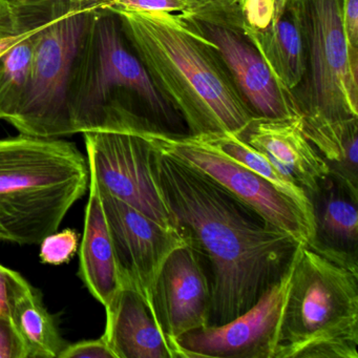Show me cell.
Masks as SVG:
<instances>
[{
	"instance_id": "1",
	"label": "cell",
	"mask_w": 358,
	"mask_h": 358,
	"mask_svg": "<svg viewBox=\"0 0 358 358\" xmlns=\"http://www.w3.org/2000/svg\"><path fill=\"white\" fill-rule=\"evenodd\" d=\"M155 148L159 185L176 225L210 266L208 326L226 324L280 280L299 244L202 171Z\"/></svg>"
},
{
	"instance_id": "2",
	"label": "cell",
	"mask_w": 358,
	"mask_h": 358,
	"mask_svg": "<svg viewBox=\"0 0 358 358\" xmlns=\"http://www.w3.org/2000/svg\"><path fill=\"white\" fill-rule=\"evenodd\" d=\"M110 9L188 135H241L255 120L213 43L194 32L183 16Z\"/></svg>"
},
{
	"instance_id": "3",
	"label": "cell",
	"mask_w": 358,
	"mask_h": 358,
	"mask_svg": "<svg viewBox=\"0 0 358 358\" xmlns=\"http://www.w3.org/2000/svg\"><path fill=\"white\" fill-rule=\"evenodd\" d=\"M66 100L73 134L188 135L183 119L155 87L110 8L96 10L73 60Z\"/></svg>"
},
{
	"instance_id": "4",
	"label": "cell",
	"mask_w": 358,
	"mask_h": 358,
	"mask_svg": "<svg viewBox=\"0 0 358 358\" xmlns=\"http://www.w3.org/2000/svg\"><path fill=\"white\" fill-rule=\"evenodd\" d=\"M90 186L74 143L20 134L0 139V241L39 245Z\"/></svg>"
},
{
	"instance_id": "5",
	"label": "cell",
	"mask_w": 358,
	"mask_h": 358,
	"mask_svg": "<svg viewBox=\"0 0 358 358\" xmlns=\"http://www.w3.org/2000/svg\"><path fill=\"white\" fill-rule=\"evenodd\" d=\"M274 358H358V271L297 246Z\"/></svg>"
},
{
	"instance_id": "6",
	"label": "cell",
	"mask_w": 358,
	"mask_h": 358,
	"mask_svg": "<svg viewBox=\"0 0 358 358\" xmlns=\"http://www.w3.org/2000/svg\"><path fill=\"white\" fill-rule=\"evenodd\" d=\"M306 43V71L291 92L303 127L358 118V75L343 28V0H294Z\"/></svg>"
},
{
	"instance_id": "7",
	"label": "cell",
	"mask_w": 358,
	"mask_h": 358,
	"mask_svg": "<svg viewBox=\"0 0 358 358\" xmlns=\"http://www.w3.org/2000/svg\"><path fill=\"white\" fill-rule=\"evenodd\" d=\"M97 9L71 12L41 31L26 95L9 122L20 134L41 138L74 135L66 110L69 75Z\"/></svg>"
},
{
	"instance_id": "8",
	"label": "cell",
	"mask_w": 358,
	"mask_h": 358,
	"mask_svg": "<svg viewBox=\"0 0 358 358\" xmlns=\"http://www.w3.org/2000/svg\"><path fill=\"white\" fill-rule=\"evenodd\" d=\"M142 134L161 152L202 171L299 244L311 243L313 225L299 205L267 180L225 154L206 135H173L162 131Z\"/></svg>"
},
{
	"instance_id": "9",
	"label": "cell",
	"mask_w": 358,
	"mask_h": 358,
	"mask_svg": "<svg viewBox=\"0 0 358 358\" xmlns=\"http://www.w3.org/2000/svg\"><path fill=\"white\" fill-rule=\"evenodd\" d=\"M182 16L194 32L213 43L255 119L299 116L291 94L276 80L245 31L238 7L196 10Z\"/></svg>"
},
{
	"instance_id": "10",
	"label": "cell",
	"mask_w": 358,
	"mask_h": 358,
	"mask_svg": "<svg viewBox=\"0 0 358 358\" xmlns=\"http://www.w3.org/2000/svg\"><path fill=\"white\" fill-rule=\"evenodd\" d=\"M83 135L90 173L100 190L160 225L178 229L159 185L156 148L145 135L131 131H87Z\"/></svg>"
},
{
	"instance_id": "11",
	"label": "cell",
	"mask_w": 358,
	"mask_h": 358,
	"mask_svg": "<svg viewBox=\"0 0 358 358\" xmlns=\"http://www.w3.org/2000/svg\"><path fill=\"white\" fill-rule=\"evenodd\" d=\"M294 259L295 253L280 280L238 317L178 337L173 343L175 358H274Z\"/></svg>"
},
{
	"instance_id": "12",
	"label": "cell",
	"mask_w": 358,
	"mask_h": 358,
	"mask_svg": "<svg viewBox=\"0 0 358 358\" xmlns=\"http://www.w3.org/2000/svg\"><path fill=\"white\" fill-rule=\"evenodd\" d=\"M99 192L122 286L135 290L152 312L159 272L169 255L187 240L180 230L160 225L100 188Z\"/></svg>"
},
{
	"instance_id": "13",
	"label": "cell",
	"mask_w": 358,
	"mask_h": 358,
	"mask_svg": "<svg viewBox=\"0 0 358 358\" xmlns=\"http://www.w3.org/2000/svg\"><path fill=\"white\" fill-rule=\"evenodd\" d=\"M211 303L213 290L204 257L187 242L169 255L152 290V314L173 358L178 337L208 326Z\"/></svg>"
},
{
	"instance_id": "14",
	"label": "cell",
	"mask_w": 358,
	"mask_h": 358,
	"mask_svg": "<svg viewBox=\"0 0 358 358\" xmlns=\"http://www.w3.org/2000/svg\"><path fill=\"white\" fill-rule=\"evenodd\" d=\"M238 136L299 186L309 200L330 175L326 161L306 137L299 116L257 118Z\"/></svg>"
},
{
	"instance_id": "15",
	"label": "cell",
	"mask_w": 358,
	"mask_h": 358,
	"mask_svg": "<svg viewBox=\"0 0 358 358\" xmlns=\"http://www.w3.org/2000/svg\"><path fill=\"white\" fill-rule=\"evenodd\" d=\"M310 202L313 238L307 246L358 271V196L329 175Z\"/></svg>"
},
{
	"instance_id": "16",
	"label": "cell",
	"mask_w": 358,
	"mask_h": 358,
	"mask_svg": "<svg viewBox=\"0 0 358 358\" xmlns=\"http://www.w3.org/2000/svg\"><path fill=\"white\" fill-rule=\"evenodd\" d=\"M102 338L116 358H173V352L142 297L122 286L106 308Z\"/></svg>"
},
{
	"instance_id": "17",
	"label": "cell",
	"mask_w": 358,
	"mask_h": 358,
	"mask_svg": "<svg viewBox=\"0 0 358 358\" xmlns=\"http://www.w3.org/2000/svg\"><path fill=\"white\" fill-rule=\"evenodd\" d=\"M8 317L20 341L24 358H58L64 343L43 294L20 272L6 270Z\"/></svg>"
},
{
	"instance_id": "18",
	"label": "cell",
	"mask_w": 358,
	"mask_h": 358,
	"mask_svg": "<svg viewBox=\"0 0 358 358\" xmlns=\"http://www.w3.org/2000/svg\"><path fill=\"white\" fill-rule=\"evenodd\" d=\"M89 190L78 275L91 294L108 308L122 288V282L99 187L91 173Z\"/></svg>"
},
{
	"instance_id": "19",
	"label": "cell",
	"mask_w": 358,
	"mask_h": 358,
	"mask_svg": "<svg viewBox=\"0 0 358 358\" xmlns=\"http://www.w3.org/2000/svg\"><path fill=\"white\" fill-rule=\"evenodd\" d=\"M280 85L291 93L306 71V43L294 0H289L271 31L250 36Z\"/></svg>"
},
{
	"instance_id": "20",
	"label": "cell",
	"mask_w": 358,
	"mask_h": 358,
	"mask_svg": "<svg viewBox=\"0 0 358 358\" xmlns=\"http://www.w3.org/2000/svg\"><path fill=\"white\" fill-rule=\"evenodd\" d=\"M91 8V0H0V57L60 16Z\"/></svg>"
},
{
	"instance_id": "21",
	"label": "cell",
	"mask_w": 358,
	"mask_h": 358,
	"mask_svg": "<svg viewBox=\"0 0 358 358\" xmlns=\"http://www.w3.org/2000/svg\"><path fill=\"white\" fill-rule=\"evenodd\" d=\"M43 29L29 35L0 57V120L9 123L22 106L37 39Z\"/></svg>"
},
{
	"instance_id": "22",
	"label": "cell",
	"mask_w": 358,
	"mask_h": 358,
	"mask_svg": "<svg viewBox=\"0 0 358 358\" xmlns=\"http://www.w3.org/2000/svg\"><path fill=\"white\" fill-rule=\"evenodd\" d=\"M222 150L247 169L267 180L282 194L292 199L313 225L312 206L306 192L282 175L261 152L249 145L240 136L232 133L206 135Z\"/></svg>"
},
{
	"instance_id": "23",
	"label": "cell",
	"mask_w": 358,
	"mask_h": 358,
	"mask_svg": "<svg viewBox=\"0 0 358 358\" xmlns=\"http://www.w3.org/2000/svg\"><path fill=\"white\" fill-rule=\"evenodd\" d=\"M288 3L289 0H236L247 34L255 36L271 31Z\"/></svg>"
},
{
	"instance_id": "24",
	"label": "cell",
	"mask_w": 358,
	"mask_h": 358,
	"mask_svg": "<svg viewBox=\"0 0 358 358\" xmlns=\"http://www.w3.org/2000/svg\"><path fill=\"white\" fill-rule=\"evenodd\" d=\"M80 234L76 230L66 228L45 236L41 243V263L60 266L72 261L78 251Z\"/></svg>"
},
{
	"instance_id": "25",
	"label": "cell",
	"mask_w": 358,
	"mask_h": 358,
	"mask_svg": "<svg viewBox=\"0 0 358 358\" xmlns=\"http://www.w3.org/2000/svg\"><path fill=\"white\" fill-rule=\"evenodd\" d=\"M106 8L142 12L182 15L192 12L182 0H110Z\"/></svg>"
},
{
	"instance_id": "26",
	"label": "cell",
	"mask_w": 358,
	"mask_h": 358,
	"mask_svg": "<svg viewBox=\"0 0 358 358\" xmlns=\"http://www.w3.org/2000/svg\"><path fill=\"white\" fill-rule=\"evenodd\" d=\"M343 28L350 64L358 75V0H343Z\"/></svg>"
},
{
	"instance_id": "27",
	"label": "cell",
	"mask_w": 358,
	"mask_h": 358,
	"mask_svg": "<svg viewBox=\"0 0 358 358\" xmlns=\"http://www.w3.org/2000/svg\"><path fill=\"white\" fill-rule=\"evenodd\" d=\"M58 358H116L102 336L66 345Z\"/></svg>"
},
{
	"instance_id": "28",
	"label": "cell",
	"mask_w": 358,
	"mask_h": 358,
	"mask_svg": "<svg viewBox=\"0 0 358 358\" xmlns=\"http://www.w3.org/2000/svg\"><path fill=\"white\" fill-rule=\"evenodd\" d=\"M0 358H24L9 318L0 316Z\"/></svg>"
},
{
	"instance_id": "29",
	"label": "cell",
	"mask_w": 358,
	"mask_h": 358,
	"mask_svg": "<svg viewBox=\"0 0 358 358\" xmlns=\"http://www.w3.org/2000/svg\"><path fill=\"white\" fill-rule=\"evenodd\" d=\"M189 7L192 12L196 10L210 9V8H232L238 7L236 0H182Z\"/></svg>"
},
{
	"instance_id": "30",
	"label": "cell",
	"mask_w": 358,
	"mask_h": 358,
	"mask_svg": "<svg viewBox=\"0 0 358 358\" xmlns=\"http://www.w3.org/2000/svg\"><path fill=\"white\" fill-rule=\"evenodd\" d=\"M7 267L0 264V316L8 317L7 280H6Z\"/></svg>"
},
{
	"instance_id": "31",
	"label": "cell",
	"mask_w": 358,
	"mask_h": 358,
	"mask_svg": "<svg viewBox=\"0 0 358 358\" xmlns=\"http://www.w3.org/2000/svg\"><path fill=\"white\" fill-rule=\"evenodd\" d=\"M93 1L99 3V5L103 6V7H106V5H108L110 0H93Z\"/></svg>"
}]
</instances>
